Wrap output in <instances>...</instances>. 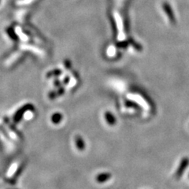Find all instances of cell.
<instances>
[{"label":"cell","instance_id":"2","mask_svg":"<svg viewBox=\"0 0 189 189\" xmlns=\"http://www.w3.org/2000/svg\"><path fill=\"white\" fill-rule=\"evenodd\" d=\"M112 175H111L110 173H108V172H104V173H100V174H98L96 176V181L99 184H102V183H105L106 181L110 180L111 178Z\"/></svg>","mask_w":189,"mask_h":189},{"label":"cell","instance_id":"6","mask_svg":"<svg viewBox=\"0 0 189 189\" xmlns=\"http://www.w3.org/2000/svg\"><path fill=\"white\" fill-rule=\"evenodd\" d=\"M32 108H31V106H24V108H22L21 110H20L18 113H17V114L15 115L16 122H18V121H20V119H21V117H22L23 113H24V110H32Z\"/></svg>","mask_w":189,"mask_h":189},{"label":"cell","instance_id":"5","mask_svg":"<svg viewBox=\"0 0 189 189\" xmlns=\"http://www.w3.org/2000/svg\"><path fill=\"white\" fill-rule=\"evenodd\" d=\"M63 116L61 113H54V114L51 116V122L55 125H58L62 121Z\"/></svg>","mask_w":189,"mask_h":189},{"label":"cell","instance_id":"3","mask_svg":"<svg viewBox=\"0 0 189 189\" xmlns=\"http://www.w3.org/2000/svg\"><path fill=\"white\" fill-rule=\"evenodd\" d=\"M105 120L106 122L109 124L110 125H114L117 123V118L114 116V114L110 112V111H106L104 114Z\"/></svg>","mask_w":189,"mask_h":189},{"label":"cell","instance_id":"1","mask_svg":"<svg viewBox=\"0 0 189 189\" xmlns=\"http://www.w3.org/2000/svg\"><path fill=\"white\" fill-rule=\"evenodd\" d=\"M189 165V158L187 157H184L182 159L180 160V162L179 164V166L177 168V171H176L175 177L177 179H180V177H182L183 174H184L186 169Z\"/></svg>","mask_w":189,"mask_h":189},{"label":"cell","instance_id":"4","mask_svg":"<svg viewBox=\"0 0 189 189\" xmlns=\"http://www.w3.org/2000/svg\"><path fill=\"white\" fill-rule=\"evenodd\" d=\"M75 144H76L77 149L80 150V151H84L85 149V147H86V144H85L84 139L79 135L75 136Z\"/></svg>","mask_w":189,"mask_h":189}]
</instances>
